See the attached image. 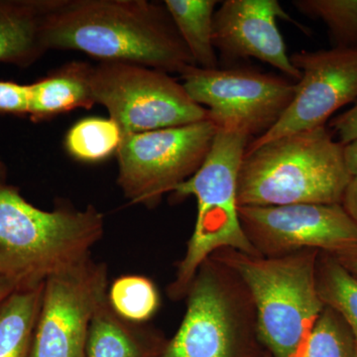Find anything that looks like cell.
<instances>
[{
	"label": "cell",
	"instance_id": "1",
	"mask_svg": "<svg viewBox=\"0 0 357 357\" xmlns=\"http://www.w3.org/2000/svg\"><path fill=\"white\" fill-rule=\"evenodd\" d=\"M45 43L167 74L196 66L165 4L147 0H50Z\"/></svg>",
	"mask_w": 357,
	"mask_h": 357
},
{
	"label": "cell",
	"instance_id": "2",
	"mask_svg": "<svg viewBox=\"0 0 357 357\" xmlns=\"http://www.w3.org/2000/svg\"><path fill=\"white\" fill-rule=\"evenodd\" d=\"M105 232L96 206L44 211L8 184L0 162V276L18 288L36 287L51 275L91 257Z\"/></svg>",
	"mask_w": 357,
	"mask_h": 357
},
{
	"label": "cell",
	"instance_id": "3",
	"mask_svg": "<svg viewBox=\"0 0 357 357\" xmlns=\"http://www.w3.org/2000/svg\"><path fill=\"white\" fill-rule=\"evenodd\" d=\"M351 178L344 145L321 126L245 151L237 199L239 206L342 204Z\"/></svg>",
	"mask_w": 357,
	"mask_h": 357
},
{
	"label": "cell",
	"instance_id": "4",
	"mask_svg": "<svg viewBox=\"0 0 357 357\" xmlns=\"http://www.w3.org/2000/svg\"><path fill=\"white\" fill-rule=\"evenodd\" d=\"M319 253L305 250L264 257L222 249L211 255L248 291L257 335L273 357H300L325 309L317 290Z\"/></svg>",
	"mask_w": 357,
	"mask_h": 357
},
{
	"label": "cell",
	"instance_id": "5",
	"mask_svg": "<svg viewBox=\"0 0 357 357\" xmlns=\"http://www.w3.org/2000/svg\"><path fill=\"white\" fill-rule=\"evenodd\" d=\"M249 139L243 131L218 129L203 165L172 192L176 201L194 197L198 211L185 255L169 286L171 299L187 296L199 266L217 251L234 249L260 256L244 234L238 215L237 178Z\"/></svg>",
	"mask_w": 357,
	"mask_h": 357
},
{
	"label": "cell",
	"instance_id": "6",
	"mask_svg": "<svg viewBox=\"0 0 357 357\" xmlns=\"http://www.w3.org/2000/svg\"><path fill=\"white\" fill-rule=\"evenodd\" d=\"M218 128L210 121L122 136L117 183L130 203L153 208L203 165Z\"/></svg>",
	"mask_w": 357,
	"mask_h": 357
},
{
	"label": "cell",
	"instance_id": "7",
	"mask_svg": "<svg viewBox=\"0 0 357 357\" xmlns=\"http://www.w3.org/2000/svg\"><path fill=\"white\" fill-rule=\"evenodd\" d=\"M180 328L159 357H234L239 337L256 326L246 289L215 258L199 266Z\"/></svg>",
	"mask_w": 357,
	"mask_h": 357
},
{
	"label": "cell",
	"instance_id": "8",
	"mask_svg": "<svg viewBox=\"0 0 357 357\" xmlns=\"http://www.w3.org/2000/svg\"><path fill=\"white\" fill-rule=\"evenodd\" d=\"M91 89L96 105L107 109L122 136L208 119V110L177 79L144 66L100 62L93 66Z\"/></svg>",
	"mask_w": 357,
	"mask_h": 357
},
{
	"label": "cell",
	"instance_id": "9",
	"mask_svg": "<svg viewBox=\"0 0 357 357\" xmlns=\"http://www.w3.org/2000/svg\"><path fill=\"white\" fill-rule=\"evenodd\" d=\"M180 76L188 95L208 110L218 129L243 131L249 137L273 128L297 89V83L285 77L246 68L190 66Z\"/></svg>",
	"mask_w": 357,
	"mask_h": 357
},
{
	"label": "cell",
	"instance_id": "10",
	"mask_svg": "<svg viewBox=\"0 0 357 357\" xmlns=\"http://www.w3.org/2000/svg\"><path fill=\"white\" fill-rule=\"evenodd\" d=\"M107 291V268L91 257L48 277L30 357H86L89 326Z\"/></svg>",
	"mask_w": 357,
	"mask_h": 357
},
{
	"label": "cell",
	"instance_id": "11",
	"mask_svg": "<svg viewBox=\"0 0 357 357\" xmlns=\"http://www.w3.org/2000/svg\"><path fill=\"white\" fill-rule=\"evenodd\" d=\"M239 220L260 256L305 250L333 255L357 244V227L342 204L239 206Z\"/></svg>",
	"mask_w": 357,
	"mask_h": 357
},
{
	"label": "cell",
	"instance_id": "12",
	"mask_svg": "<svg viewBox=\"0 0 357 357\" xmlns=\"http://www.w3.org/2000/svg\"><path fill=\"white\" fill-rule=\"evenodd\" d=\"M290 59L302 75L292 102L273 128L250 141L246 151L284 136L326 126L337 110L357 98V48L303 50Z\"/></svg>",
	"mask_w": 357,
	"mask_h": 357
},
{
	"label": "cell",
	"instance_id": "13",
	"mask_svg": "<svg viewBox=\"0 0 357 357\" xmlns=\"http://www.w3.org/2000/svg\"><path fill=\"white\" fill-rule=\"evenodd\" d=\"M295 22L277 0H225L213 17V45L225 62L255 58L299 82L277 20ZM298 25V24H297Z\"/></svg>",
	"mask_w": 357,
	"mask_h": 357
},
{
	"label": "cell",
	"instance_id": "14",
	"mask_svg": "<svg viewBox=\"0 0 357 357\" xmlns=\"http://www.w3.org/2000/svg\"><path fill=\"white\" fill-rule=\"evenodd\" d=\"M50 0H0V63L28 68L48 51L45 20Z\"/></svg>",
	"mask_w": 357,
	"mask_h": 357
},
{
	"label": "cell",
	"instance_id": "15",
	"mask_svg": "<svg viewBox=\"0 0 357 357\" xmlns=\"http://www.w3.org/2000/svg\"><path fill=\"white\" fill-rule=\"evenodd\" d=\"M93 68L89 63L75 61L28 84V115L32 121H46L77 109H91L96 105L91 89Z\"/></svg>",
	"mask_w": 357,
	"mask_h": 357
},
{
	"label": "cell",
	"instance_id": "16",
	"mask_svg": "<svg viewBox=\"0 0 357 357\" xmlns=\"http://www.w3.org/2000/svg\"><path fill=\"white\" fill-rule=\"evenodd\" d=\"M215 0H165L167 10L181 38L201 69H218V58L213 45Z\"/></svg>",
	"mask_w": 357,
	"mask_h": 357
},
{
	"label": "cell",
	"instance_id": "17",
	"mask_svg": "<svg viewBox=\"0 0 357 357\" xmlns=\"http://www.w3.org/2000/svg\"><path fill=\"white\" fill-rule=\"evenodd\" d=\"M44 283L17 288L0 303V357H30Z\"/></svg>",
	"mask_w": 357,
	"mask_h": 357
},
{
	"label": "cell",
	"instance_id": "18",
	"mask_svg": "<svg viewBox=\"0 0 357 357\" xmlns=\"http://www.w3.org/2000/svg\"><path fill=\"white\" fill-rule=\"evenodd\" d=\"M140 333L132 323L121 318L109 300L98 307L89 328L86 357H148Z\"/></svg>",
	"mask_w": 357,
	"mask_h": 357
},
{
	"label": "cell",
	"instance_id": "19",
	"mask_svg": "<svg viewBox=\"0 0 357 357\" xmlns=\"http://www.w3.org/2000/svg\"><path fill=\"white\" fill-rule=\"evenodd\" d=\"M317 290L324 306L340 317L357 342V278L331 253L319 252Z\"/></svg>",
	"mask_w": 357,
	"mask_h": 357
},
{
	"label": "cell",
	"instance_id": "20",
	"mask_svg": "<svg viewBox=\"0 0 357 357\" xmlns=\"http://www.w3.org/2000/svg\"><path fill=\"white\" fill-rule=\"evenodd\" d=\"M121 139V129L112 119L89 117L70 129L65 144L75 158L93 163L116 154Z\"/></svg>",
	"mask_w": 357,
	"mask_h": 357
},
{
	"label": "cell",
	"instance_id": "21",
	"mask_svg": "<svg viewBox=\"0 0 357 357\" xmlns=\"http://www.w3.org/2000/svg\"><path fill=\"white\" fill-rule=\"evenodd\" d=\"M110 307L129 323H144L158 310V291L146 277L128 275L116 279L107 291Z\"/></svg>",
	"mask_w": 357,
	"mask_h": 357
},
{
	"label": "cell",
	"instance_id": "22",
	"mask_svg": "<svg viewBox=\"0 0 357 357\" xmlns=\"http://www.w3.org/2000/svg\"><path fill=\"white\" fill-rule=\"evenodd\" d=\"M304 15L323 21L340 48H357V0H294Z\"/></svg>",
	"mask_w": 357,
	"mask_h": 357
},
{
	"label": "cell",
	"instance_id": "23",
	"mask_svg": "<svg viewBox=\"0 0 357 357\" xmlns=\"http://www.w3.org/2000/svg\"><path fill=\"white\" fill-rule=\"evenodd\" d=\"M356 340L344 319L326 307L300 357H354Z\"/></svg>",
	"mask_w": 357,
	"mask_h": 357
},
{
	"label": "cell",
	"instance_id": "24",
	"mask_svg": "<svg viewBox=\"0 0 357 357\" xmlns=\"http://www.w3.org/2000/svg\"><path fill=\"white\" fill-rule=\"evenodd\" d=\"M29 110L28 84L0 81V114L25 115Z\"/></svg>",
	"mask_w": 357,
	"mask_h": 357
},
{
	"label": "cell",
	"instance_id": "25",
	"mask_svg": "<svg viewBox=\"0 0 357 357\" xmlns=\"http://www.w3.org/2000/svg\"><path fill=\"white\" fill-rule=\"evenodd\" d=\"M330 128L337 136L340 144L345 145L357 140V105L344 114L332 119Z\"/></svg>",
	"mask_w": 357,
	"mask_h": 357
},
{
	"label": "cell",
	"instance_id": "26",
	"mask_svg": "<svg viewBox=\"0 0 357 357\" xmlns=\"http://www.w3.org/2000/svg\"><path fill=\"white\" fill-rule=\"evenodd\" d=\"M342 206L357 227V178H352L347 185Z\"/></svg>",
	"mask_w": 357,
	"mask_h": 357
},
{
	"label": "cell",
	"instance_id": "27",
	"mask_svg": "<svg viewBox=\"0 0 357 357\" xmlns=\"http://www.w3.org/2000/svg\"><path fill=\"white\" fill-rule=\"evenodd\" d=\"M333 255L345 269L349 270L357 278V244L337 251Z\"/></svg>",
	"mask_w": 357,
	"mask_h": 357
},
{
	"label": "cell",
	"instance_id": "28",
	"mask_svg": "<svg viewBox=\"0 0 357 357\" xmlns=\"http://www.w3.org/2000/svg\"><path fill=\"white\" fill-rule=\"evenodd\" d=\"M344 159L352 178H357V140L344 146Z\"/></svg>",
	"mask_w": 357,
	"mask_h": 357
},
{
	"label": "cell",
	"instance_id": "29",
	"mask_svg": "<svg viewBox=\"0 0 357 357\" xmlns=\"http://www.w3.org/2000/svg\"><path fill=\"white\" fill-rule=\"evenodd\" d=\"M17 288V285L13 281L9 280L6 277L0 276V303Z\"/></svg>",
	"mask_w": 357,
	"mask_h": 357
},
{
	"label": "cell",
	"instance_id": "30",
	"mask_svg": "<svg viewBox=\"0 0 357 357\" xmlns=\"http://www.w3.org/2000/svg\"><path fill=\"white\" fill-rule=\"evenodd\" d=\"M354 357H357V342H356V354H354Z\"/></svg>",
	"mask_w": 357,
	"mask_h": 357
},
{
	"label": "cell",
	"instance_id": "31",
	"mask_svg": "<svg viewBox=\"0 0 357 357\" xmlns=\"http://www.w3.org/2000/svg\"><path fill=\"white\" fill-rule=\"evenodd\" d=\"M148 357H155V356H154V354H150V356H148Z\"/></svg>",
	"mask_w": 357,
	"mask_h": 357
},
{
	"label": "cell",
	"instance_id": "32",
	"mask_svg": "<svg viewBox=\"0 0 357 357\" xmlns=\"http://www.w3.org/2000/svg\"><path fill=\"white\" fill-rule=\"evenodd\" d=\"M266 357H270V356H266Z\"/></svg>",
	"mask_w": 357,
	"mask_h": 357
}]
</instances>
